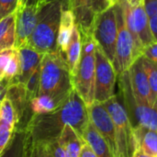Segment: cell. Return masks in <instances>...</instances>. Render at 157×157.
Wrapping results in <instances>:
<instances>
[{
  "label": "cell",
  "instance_id": "cell-5",
  "mask_svg": "<svg viewBox=\"0 0 157 157\" xmlns=\"http://www.w3.org/2000/svg\"><path fill=\"white\" fill-rule=\"evenodd\" d=\"M118 86L119 92L117 95L132 127H145L157 131V108L140 100L134 95L131 87L128 71L118 76Z\"/></svg>",
  "mask_w": 157,
  "mask_h": 157
},
{
  "label": "cell",
  "instance_id": "cell-31",
  "mask_svg": "<svg viewBox=\"0 0 157 157\" xmlns=\"http://www.w3.org/2000/svg\"><path fill=\"white\" fill-rule=\"evenodd\" d=\"M11 50H6V51H3L0 52V82H2L4 80L5 77V68L9 61L10 58V53H11Z\"/></svg>",
  "mask_w": 157,
  "mask_h": 157
},
{
  "label": "cell",
  "instance_id": "cell-8",
  "mask_svg": "<svg viewBox=\"0 0 157 157\" xmlns=\"http://www.w3.org/2000/svg\"><path fill=\"white\" fill-rule=\"evenodd\" d=\"M117 30L115 6L95 16L92 27V37L111 63L115 56Z\"/></svg>",
  "mask_w": 157,
  "mask_h": 157
},
{
  "label": "cell",
  "instance_id": "cell-35",
  "mask_svg": "<svg viewBox=\"0 0 157 157\" xmlns=\"http://www.w3.org/2000/svg\"><path fill=\"white\" fill-rule=\"evenodd\" d=\"M150 25H151V29H152V32L154 34V37L157 41V17L150 19Z\"/></svg>",
  "mask_w": 157,
  "mask_h": 157
},
{
  "label": "cell",
  "instance_id": "cell-12",
  "mask_svg": "<svg viewBox=\"0 0 157 157\" xmlns=\"http://www.w3.org/2000/svg\"><path fill=\"white\" fill-rule=\"evenodd\" d=\"M18 119L16 109L6 97L0 105V155L10 144L17 126Z\"/></svg>",
  "mask_w": 157,
  "mask_h": 157
},
{
  "label": "cell",
  "instance_id": "cell-28",
  "mask_svg": "<svg viewBox=\"0 0 157 157\" xmlns=\"http://www.w3.org/2000/svg\"><path fill=\"white\" fill-rule=\"evenodd\" d=\"M19 5V0H0V20L13 14Z\"/></svg>",
  "mask_w": 157,
  "mask_h": 157
},
{
  "label": "cell",
  "instance_id": "cell-4",
  "mask_svg": "<svg viewBox=\"0 0 157 157\" xmlns=\"http://www.w3.org/2000/svg\"><path fill=\"white\" fill-rule=\"evenodd\" d=\"M81 56L75 72L72 75L74 89L88 107L95 102L96 75V47L97 43L92 34L80 33Z\"/></svg>",
  "mask_w": 157,
  "mask_h": 157
},
{
  "label": "cell",
  "instance_id": "cell-37",
  "mask_svg": "<svg viewBox=\"0 0 157 157\" xmlns=\"http://www.w3.org/2000/svg\"><path fill=\"white\" fill-rule=\"evenodd\" d=\"M132 157H155V156H153V155H147V154H145L144 152H143L142 150L137 149V150L135 151V153L133 154Z\"/></svg>",
  "mask_w": 157,
  "mask_h": 157
},
{
  "label": "cell",
  "instance_id": "cell-15",
  "mask_svg": "<svg viewBox=\"0 0 157 157\" xmlns=\"http://www.w3.org/2000/svg\"><path fill=\"white\" fill-rule=\"evenodd\" d=\"M131 7H132V23H133L134 29L139 37V40L143 47L144 48L156 41L152 32L150 18L145 11L144 3L135 6H131Z\"/></svg>",
  "mask_w": 157,
  "mask_h": 157
},
{
  "label": "cell",
  "instance_id": "cell-20",
  "mask_svg": "<svg viewBox=\"0 0 157 157\" xmlns=\"http://www.w3.org/2000/svg\"><path fill=\"white\" fill-rule=\"evenodd\" d=\"M82 137L98 157H117L91 122L87 125Z\"/></svg>",
  "mask_w": 157,
  "mask_h": 157
},
{
  "label": "cell",
  "instance_id": "cell-23",
  "mask_svg": "<svg viewBox=\"0 0 157 157\" xmlns=\"http://www.w3.org/2000/svg\"><path fill=\"white\" fill-rule=\"evenodd\" d=\"M16 11L0 20V52L15 48Z\"/></svg>",
  "mask_w": 157,
  "mask_h": 157
},
{
  "label": "cell",
  "instance_id": "cell-1",
  "mask_svg": "<svg viewBox=\"0 0 157 157\" xmlns=\"http://www.w3.org/2000/svg\"><path fill=\"white\" fill-rule=\"evenodd\" d=\"M87 106L73 89L66 100L52 111L33 115L27 124L29 143L57 140L66 125L72 126L83 136L89 124Z\"/></svg>",
  "mask_w": 157,
  "mask_h": 157
},
{
  "label": "cell",
  "instance_id": "cell-22",
  "mask_svg": "<svg viewBox=\"0 0 157 157\" xmlns=\"http://www.w3.org/2000/svg\"><path fill=\"white\" fill-rule=\"evenodd\" d=\"M28 132L26 127L17 128L16 132L0 157H26L28 149Z\"/></svg>",
  "mask_w": 157,
  "mask_h": 157
},
{
  "label": "cell",
  "instance_id": "cell-26",
  "mask_svg": "<svg viewBox=\"0 0 157 157\" xmlns=\"http://www.w3.org/2000/svg\"><path fill=\"white\" fill-rule=\"evenodd\" d=\"M20 72V59L18 50L13 48L11 50L9 61L5 68V77L4 81H6L8 86L13 84L16 78L18 76Z\"/></svg>",
  "mask_w": 157,
  "mask_h": 157
},
{
  "label": "cell",
  "instance_id": "cell-33",
  "mask_svg": "<svg viewBox=\"0 0 157 157\" xmlns=\"http://www.w3.org/2000/svg\"><path fill=\"white\" fill-rule=\"evenodd\" d=\"M78 157H98L97 155L94 153V151L91 149V147L86 143L82 149H81V152L79 154V156Z\"/></svg>",
  "mask_w": 157,
  "mask_h": 157
},
{
  "label": "cell",
  "instance_id": "cell-29",
  "mask_svg": "<svg viewBox=\"0 0 157 157\" xmlns=\"http://www.w3.org/2000/svg\"><path fill=\"white\" fill-rule=\"evenodd\" d=\"M120 0H91V7L92 10L96 15L115 6Z\"/></svg>",
  "mask_w": 157,
  "mask_h": 157
},
{
  "label": "cell",
  "instance_id": "cell-19",
  "mask_svg": "<svg viewBox=\"0 0 157 157\" xmlns=\"http://www.w3.org/2000/svg\"><path fill=\"white\" fill-rule=\"evenodd\" d=\"M75 26V19L73 11L71 9H62L60 26L57 36V51H59L63 56L65 54Z\"/></svg>",
  "mask_w": 157,
  "mask_h": 157
},
{
  "label": "cell",
  "instance_id": "cell-11",
  "mask_svg": "<svg viewBox=\"0 0 157 157\" xmlns=\"http://www.w3.org/2000/svg\"><path fill=\"white\" fill-rule=\"evenodd\" d=\"M87 110L90 122L105 139L112 152L117 156L115 126L112 118L105 108L104 104L99 102H94L93 104L87 107Z\"/></svg>",
  "mask_w": 157,
  "mask_h": 157
},
{
  "label": "cell",
  "instance_id": "cell-25",
  "mask_svg": "<svg viewBox=\"0 0 157 157\" xmlns=\"http://www.w3.org/2000/svg\"><path fill=\"white\" fill-rule=\"evenodd\" d=\"M143 56V55H142ZM143 64L147 75L151 94L153 107L157 108V64L143 56Z\"/></svg>",
  "mask_w": 157,
  "mask_h": 157
},
{
  "label": "cell",
  "instance_id": "cell-6",
  "mask_svg": "<svg viewBox=\"0 0 157 157\" xmlns=\"http://www.w3.org/2000/svg\"><path fill=\"white\" fill-rule=\"evenodd\" d=\"M103 104L114 122L117 156L132 157L137 150L134 129L129 120L121 99L116 94Z\"/></svg>",
  "mask_w": 157,
  "mask_h": 157
},
{
  "label": "cell",
  "instance_id": "cell-16",
  "mask_svg": "<svg viewBox=\"0 0 157 157\" xmlns=\"http://www.w3.org/2000/svg\"><path fill=\"white\" fill-rule=\"evenodd\" d=\"M70 9L74 13L80 33L92 34L95 14L91 7V0H70Z\"/></svg>",
  "mask_w": 157,
  "mask_h": 157
},
{
  "label": "cell",
  "instance_id": "cell-18",
  "mask_svg": "<svg viewBox=\"0 0 157 157\" xmlns=\"http://www.w3.org/2000/svg\"><path fill=\"white\" fill-rule=\"evenodd\" d=\"M26 157H67L58 139L28 143Z\"/></svg>",
  "mask_w": 157,
  "mask_h": 157
},
{
  "label": "cell",
  "instance_id": "cell-3",
  "mask_svg": "<svg viewBox=\"0 0 157 157\" xmlns=\"http://www.w3.org/2000/svg\"><path fill=\"white\" fill-rule=\"evenodd\" d=\"M62 9H70L68 3L55 1L42 4L36 27L29 44L41 54L57 51V36Z\"/></svg>",
  "mask_w": 157,
  "mask_h": 157
},
{
  "label": "cell",
  "instance_id": "cell-38",
  "mask_svg": "<svg viewBox=\"0 0 157 157\" xmlns=\"http://www.w3.org/2000/svg\"><path fill=\"white\" fill-rule=\"evenodd\" d=\"M144 0H127V2L132 6H138L142 3H144Z\"/></svg>",
  "mask_w": 157,
  "mask_h": 157
},
{
  "label": "cell",
  "instance_id": "cell-9",
  "mask_svg": "<svg viewBox=\"0 0 157 157\" xmlns=\"http://www.w3.org/2000/svg\"><path fill=\"white\" fill-rule=\"evenodd\" d=\"M95 75V102L104 103L115 96V86L118 75L112 63L97 45Z\"/></svg>",
  "mask_w": 157,
  "mask_h": 157
},
{
  "label": "cell",
  "instance_id": "cell-36",
  "mask_svg": "<svg viewBox=\"0 0 157 157\" xmlns=\"http://www.w3.org/2000/svg\"><path fill=\"white\" fill-rule=\"evenodd\" d=\"M40 3V0H19L18 6H30Z\"/></svg>",
  "mask_w": 157,
  "mask_h": 157
},
{
  "label": "cell",
  "instance_id": "cell-7",
  "mask_svg": "<svg viewBox=\"0 0 157 157\" xmlns=\"http://www.w3.org/2000/svg\"><path fill=\"white\" fill-rule=\"evenodd\" d=\"M115 10L118 30L115 56L112 64L117 75L120 76L130 68L132 63L136 60V57L134 52L133 41L125 23L124 10L121 0L115 6Z\"/></svg>",
  "mask_w": 157,
  "mask_h": 157
},
{
  "label": "cell",
  "instance_id": "cell-17",
  "mask_svg": "<svg viewBox=\"0 0 157 157\" xmlns=\"http://www.w3.org/2000/svg\"><path fill=\"white\" fill-rule=\"evenodd\" d=\"M58 141L67 157L79 156L81 149L86 144L83 137L80 136L70 125H66L63 128Z\"/></svg>",
  "mask_w": 157,
  "mask_h": 157
},
{
  "label": "cell",
  "instance_id": "cell-34",
  "mask_svg": "<svg viewBox=\"0 0 157 157\" xmlns=\"http://www.w3.org/2000/svg\"><path fill=\"white\" fill-rule=\"evenodd\" d=\"M7 87H8V84L6 81L3 80L2 82H0V105L6 95Z\"/></svg>",
  "mask_w": 157,
  "mask_h": 157
},
{
  "label": "cell",
  "instance_id": "cell-39",
  "mask_svg": "<svg viewBox=\"0 0 157 157\" xmlns=\"http://www.w3.org/2000/svg\"><path fill=\"white\" fill-rule=\"evenodd\" d=\"M55 1H64L66 3L69 4L70 6V0H40V2L43 3V4H47V3H52V2H55Z\"/></svg>",
  "mask_w": 157,
  "mask_h": 157
},
{
  "label": "cell",
  "instance_id": "cell-30",
  "mask_svg": "<svg viewBox=\"0 0 157 157\" xmlns=\"http://www.w3.org/2000/svg\"><path fill=\"white\" fill-rule=\"evenodd\" d=\"M143 56L157 64V41L144 48Z\"/></svg>",
  "mask_w": 157,
  "mask_h": 157
},
{
  "label": "cell",
  "instance_id": "cell-32",
  "mask_svg": "<svg viewBox=\"0 0 157 157\" xmlns=\"http://www.w3.org/2000/svg\"><path fill=\"white\" fill-rule=\"evenodd\" d=\"M145 11L149 18H154L157 17V0H144V1Z\"/></svg>",
  "mask_w": 157,
  "mask_h": 157
},
{
  "label": "cell",
  "instance_id": "cell-21",
  "mask_svg": "<svg viewBox=\"0 0 157 157\" xmlns=\"http://www.w3.org/2000/svg\"><path fill=\"white\" fill-rule=\"evenodd\" d=\"M133 129L137 149L157 157V131L145 127H136Z\"/></svg>",
  "mask_w": 157,
  "mask_h": 157
},
{
  "label": "cell",
  "instance_id": "cell-24",
  "mask_svg": "<svg viewBox=\"0 0 157 157\" xmlns=\"http://www.w3.org/2000/svg\"><path fill=\"white\" fill-rule=\"evenodd\" d=\"M81 48H82L81 35H80V31L78 28L75 25V28L73 29L69 44L67 46V49L64 54L66 63L68 65V68L72 75L75 72L76 67L78 65L80 56H81Z\"/></svg>",
  "mask_w": 157,
  "mask_h": 157
},
{
  "label": "cell",
  "instance_id": "cell-10",
  "mask_svg": "<svg viewBox=\"0 0 157 157\" xmlns=\"http://www.w3.org/2000/svg\"><path fill=\"white\" fill-rule=\"evenodd\" d=\"M42 4L40 2L35 5L17 6L16 10V49L29 43Z\"/></svg>",
  "mask_w": 157,
  "mask_h": 157
},
{
  "label": "cell",
  "instance_id": "cell-2",
  "mask_svg": "<svg viewBox=\"0 0 157 157\" xmlns=\"http://www.w3.org/2000/svg\"><path fill=\"white\" fill-rule=\"evenodd\" d=\"M73 89L72 75L65 57L59 51L44 53L40 62V78L37 96L47 97L59 107L66 100Z\"/></svg>",
  "mask_w": 157,
  "mask_h": 157
},
{
  "label": "cell",
  "instance_id": "cell-13",
  "mask_svg": "<svg viewBox=\"0 0 157 157\" xmlns=\"http://www.w3.org/2000/svg\"><path fill=\"white\" fill-rule=\"evenodd\" d=\"M131 87L134 95L142 101L152 104V94L147 75L143 64V56L137 58L127 70Z\"/></svg>",
  "mask_w": 157,
  "mask_h": 157
},
{
  "label": "cell",
  "instance_id": "cell-27",
  "mask_svg": "<svg viewBox=\"0 0 157 157\" xmlns=\"http://www.w3.org/2000/svg\"><path fill=\"white\" fill-rule=\"evenodd\" d=\"M40 65L33 72V74L30 75L29 80L25 84L27 98L29 101H30L38 94L39 86H40Z\"/></svg>",
  "mask_w": 157,
  "mask_h": 157
},
{
  "label": "cell",
  "instance_id": "cell-14",
  "mask_svg": "<svg viewBox=\"0 0 157 157\" xmlns=\"http://www.w3.org/2000/svg\"><path fill=\"white\" fill-rule=\"evenodd\" d=\"M17 50L20 59V72L13 84H22L25 86L33 72L40 65L43 54L37 52L29 43L20 46Z\"/></svg>",
  "mask_w": 157,
  "mask_h": 157
}]
</instances>
